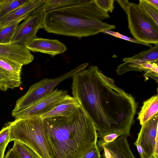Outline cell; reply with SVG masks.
<instances>
[{"label":"cell","mask_w":158,"mask_h":158,"mask_svg":"<svg viewBox=\"0 0 158 158\" xmlns=\"http://www.w3.org/2000/svg\"><path fill=\"white\" fill-rule=\"evenodd\" d=\"M72 78L73 97L93 121L98 137L111 134L130 136L138 107L131 94L117 87L95 65Z\"/></svg>","instance_id":"6da1fadb"},{"label":"cell","mask_w":158,"mask_h":158,"mask_svg":"<svg viewBox=\"0 0 158 158\" xmlns=\"http://www.w3.org/2000/svg\"><path fill=\"white\" fill-rule=\"evenodd\" d=\"M43 119L51 158H81L97 146L95 126L81 106L69 116Z\"/></svg>","instance_id":"7a4b0ae2"},{"label":"cell","mask_w":158,"mask_h":158,"mask_svg":"<svg viewBox=\"0 0 158 158\" xmlns=\"http://www.w3.org/2000/svg\"><path fill=\"white\" fill-rule=\"evenodd\" d=\"M109 18L108 13L100 9L94 0H81L44 12L43 29L49 33L80 39L114 29L115 25L102 21Z\"/></svg>","instance_id":"3957f363"},{"label":"cell","mask_w":158,"mask_h":158,"mask_svg":"<svg viewBox=\"0 0 158 158\" xmlns=\"http://www.w3.org/2000/svg\"><path fill=\"white\" fill-rule=\"evenodd\" d=\"M6 123L10 128V141H19L26 144L40 158H51L40 117L16 118Z\"/></svg>","instance_id":"277c9868"},{"label":"cell","mask_w":158,"mask_h":158,"mask_svg":"<svg viewBox=\"0 0 158 158\" xmlns=\"http://www.w3.org/2000/svg\"><path fill=\"white\" fill-rule=\"evenodd\" d=\"M125 12L128 27L135 40L148 44H158V24L138 4L130 3Z\"/></svg>","instance_id":"5b68a950"},{"label":"cell","mask_w":158,"mask_h":158,"mask_svg":"<svg viewBox=\"0 0 158 158\" xmlns=\"http://www.w3.org/2000/svg\"><path fill=\"white\" fill-rule=\"evenodd\" d=\"M89 64L85 63L71 71L53 79L44 78L31 86L26 93L16 101L12 113L22 110L31 105L54 90L64 80L72 78L76 73L84 70Z\"/></svg>","instance_id":"8992f818"},{"label":"cell","mask_w":158,"mask_h":158,"mask_svg":"<svg viewBox=\"0 0 158 158\" xmlns=\"http://www.w3.org/2000/svg\"><path fill=\"white\" fill-rule=\"evenodd\" d=\"M68 91L56 89L28 107L20 111L11 113L15 119L40 117L59 104L67 94Z\"/></svg>","instance_id":"52a82bcc"},{"label":"cell","mask_w":158,"mask_h":158,"mask_svg":"<svg viewBox=\"0 0 158 158\" xmlns=\"http://www.w3.org/2000/svg\"><path fill=\"white\" fill-rule=\"evenodd\" d=\"M40 7L18 26L12 42L26 46L33 40L38 38L37 33L40 29H43L44 15V11Z\"/></svg>","instance_id":"ba28073f"},{"label":"cell","mask_w":158,"mask_h":158,"mask_svg":"<svg viewBox=\"0 0 158 158\" xmlns=\"http://www.w3.org/2000/svg\"><path fill=\"white\" fill-rule=\"evenodd\" d=\"M158 114L142 125L134 145L141 148L142 158H150L153 156L156 141L158 139Z\"/></svg>","instance_id":"9c48e42d"},{"label":"cell","mask_w":158,"mask_h":158,"mask_svg":"<svg viewBox=\"0 0 158 158\" xmlns=\"http://www.w3.org/2000/svg\"><path fill=\"white\" fill-rule=\"evenodd\" d=\"M23 65L8 58L0 56V90L6 91L21 85Z\"/></svg>","instance_id":"30bf717a"},{"label":"cell","mask_w":158,"mask_h":158,"mask_svg":"<svg viewBox=\"0 0 158 158\" xmlns=\"http://www.w3.org/2000/svg\"><path fill=\"white\" fill-rule=\"evenodd\" d=\"M128 136L122 135L108 143H98L99 152H103L102 158H136L130 149Z\"/></svg>","instance_id":"8fae6325"},{"label":"cell","mask_w":158,"mask_h":158,"mask_svg":"<svg viewBox=\"0 0 158 158\" xmlns=\"http://www.w3.org/2000/svg\"><path fill=\"white\" fill-rule=\"evenodd\" d=\"M0 56L8 58L23 65L31 62L34 56L26 46L12 42L8 44H0Z\"/></svg>","instance_id":"7c38bea8"},{"label":"cell","mask_w":158,"mask_h":158,"mask_svg":"<svg viewBox=\"0 0 158 158\" xmlns=\"http://www.w3.org/2000/svg\"><path fill=\"white\" fill-rule=\"evenodd\" d=\"M26 47L30 51L46 53L52 57L67 50L65 45L59 40L38 38L33 40Z\"/></svg>","instance_id":"4fadbf2b"},{"label":"cell","mask_w":158,"mask_h":158,"mask_svg":"<svg viewBox=\"0 0 158 158\" xmlns=\"http://www.w3.org/2000/svg\"><path fill=\"white\" fill-rule=\"evenodd\" d=\"M46 0H28L18 8L0 21V27H3L17 20L26 18L42 5Z\"/></svg>","instance_id":"5bb4252c"},{"label":"cell","mask_w":158,"mask_h":158,"mask_svg":"<svg viewBox=\"0 0 158 158\" xmlns=\"http://www.w3.org/2000/svg\"><path fill=\"white\" fill-rule=\"evenodd\" d=\"M80 106L78 102L73 96L67 94L59 104L40 117L44 119L56 116H69L76 112Z\"/></svg>","instance_id":"9a60e30c"},{"label":"cell","mask_w":158,"mask_h":158,"mask_svg":"<svg viewBox=\"0 0 158 158\" xmlns=\"http://www.w3.org/2000/svg\"><path fill=\"white\" fill-rule=\"evenodd\" d=\"M123 61L124 63L119 65L116 69L117 73L119 75L130 71L145 72L153 66V63L147 62L135 55L132 57L125 58Z\"/></svg>","instance_id":"2e32d148"},{"label":"cell","mask_w":158,"mask_h":158,"mask_svg":"<svg viewBox=\"0 0 158 158\" xmlns=\"http://www.w3.org/2000/svg\"><path fill=\"white\" fill-rule=\"evenodd\" d=\"M158 96L154 95L143 102L141 110L138 114L137 119L142 125L158 114Z\"/></svg>","instance_id":"e0dca14e"},{"label":"cell","mask_w":158,"mask_h":158,"mask_svg":"<svg viewBox=\"0 0 158 158\" xmlns=\"http://www.w3.org/2000/svg\"><path fill=\"white\" fill-rule=\"evenodd\" d=\"M24 19H21L0 27V44H8L12 42L17 27L20 22Z\"/></svg>","instance_id":"ac0fdd59"},{"label":"cell","mask_w":158,"mask_h":158,"mask_svg":"<svg viewBox=\"0 0 158 158\" xmlns=\"http://www.w3.org/2000/svg\"><path fill=\"white\" fill-rule=\"evenodd\" d=\"M28 0H6L0 4V21L7 15L19 8Z\"/></svg>","instance_id":"d6986e66"},{"label":"cell","mask_w":158,"mask_h":158,"mask_svg":"<svg viewBox=\"0 0 158 158\" xmlns=\"http://www.w3.org/2000/svg\"><path fill=\"white\" fill-rule=\"evenodd\" d=\"M12 148L22 158H40L38 155L26 144L19 141H14Z\"/></svg>","instance_id":"ffe728a7"},{"label":"cell","mask_w":158,"mask_h":158,"mask_svg":"<svg viewBox=\"0 0 158 158\" xmlns=\"http://www.w3.org/2000/svg\"><path fill=\"white\" fill-rule=\"evenodd\" d=\"M81 0H46L40 7L44 12L77 3Z\"/></svg>","instance_id":"44dd1931"},{"label":"cell","mask_w":158,"mask_h":158,"mask_svg":"<svg viewBox=\"0 0 158 158\" xmlns=\"http://www.w3.org/2000/svg\"><path fill=\"white\" fill-rule=\"evenodd\" d=\"M140 7L158 24V9L146 0H140L138 4Z\"/></svg>","instance_id":"7402d4cb"},{"label":"cell","mask_w":158,"mask_h":158,"mask_svg":"<svg viewBox=\"0 0 158 158\" xmlns=\"http://www.w3.org/2000/svg\"><path fill=\"white\" fill-rule=\"evenodd\" d=\"M10 139L9 127L6 123L0 131V150H5Z\"/></svg>","instance_id":"603a6c76"},{"label":"cell","mask_w":158,"mask_h":158,"mask_svg":"<svg viewBox=\"0 0 158 158\" xmlns=\"http://www.w3.org/2000/svg\"><path fill=\"white\" fill-rule=\"evenodd\" d=\"M99 7L103 11L108 13L112 12L115 8L114 0H94Z\"/></svg>","instance_id":"cb8c5ba5"},{"label":"cell","mask_w":158,"mask_h":158,"mask_svg":"<svg viewBox=\"0 0 158 158\" xmlns=\"http://www.w3.org/2000/svg\"><path fill=\"white\" fill-rule=\"evenodd\" d=\"M102 32L113 36L115 37L119 38L135 43L143 44L151 48L152 47V45L150 44H147L140 42L135 39L121 34L118 32H115L111 30H105L102 31Z\"/></svg>","instance_id":"d4e9b609"},{"label":"cell","mask_w":158,"mask_h":158,"mask_svg":"<svg viewBox=\"0 0 158 158\" xmlns=\"http://www.w3.org/2000/svg\"><path fill=\"white\" fill-rule=\"evenodd\" d=\"M145 77H149L158 82V63H153L152 67L145 72L143 75Z\"/></svg>","instance_id":"484cf974"},{"label":"cell","mask_w":158,"mask_h":158,"mask_svg":"<svg viewBox=\"0 0 158 158\" xmlns=\"http://www.w3.org/2000/svg\"><path fill=\"white\" fill-rule=\"evenodd\" d=\"M81 158H101L97 146L91 149Z\"/></svg>","instance_id":"4316f807"},{"label":"cell","mask_w":158,"mask_h":158,"mask_svg":"<svg viewBox=\"0 0 158 158\" xmlns=\"http://www.w3.org/2000/svg\"><path fill=\"white\" fill-rule=\"evenodd\" d=\"M120 135L117 134H111L105 135L100 139L98 143H108L114 141Z\"/></svg>","instance_id":"83f0119b"},{"label":"cell","mask_w":158,"mask_h":158,"mask_svg":"<svg viewBox=\"0 0 158 158\" xmlns=\"http://www.w3.org/2000/svg\"><path fill=\"white\" fill-rule=\"evenodd\" d=\"M5 158H22L20 155L13 148L9 150Z\"/></svg>","instance_id":"f1b7e54d"},{"label":"cell","mask_w":158,"mask_h":158,"mask_svg":"<svg viewBox=\"0 0 158 158\" xmlns=\"http://www.w3.org/2000/svg\"><path fill=\"white\" fill-rule=\"evenodd\" d=\"M116 1L126 12L127 7L130 3L129 1L127 0H117Z\"/></svg>","instance_id":"f546056e"},{"label":"cell","mask_w":158,"mask_h":158,"mask_svg":"<svg viewBox=\"0 0 158 158\" xmlns=\"http://www.w3.org/2000/svg\"><path fill=\"white\" fill-rule=\"evenodd\" d=\"M146 1L158 9V0H146Z\"/></svg>","instance_id":"4dcf8cb0"},{"label":"cell","mask_w":158,"mask_h":158,"mask_svg":"<svg viewBox=\"0 0 158 158\" xmlns=\"http://www.w3.org/2000/svg\"><path fill=\"white\" fill-rule=\"evenodd\" d=\"M5 150H0V158H3Z\"/></svg>","instance_id":"1f68e13d"},{"label":"cell","mask_w":158,"mask_h":158,"mask_svg":"<svg viewBox=\"0 0 158 158\" xmlns=\"http://www.w3.org/2000/svg\"><path fill=\"white\" fill-rule=\"evenodd\" d=\"M6 0H0V4L4 2Z\"/></svg>","instance_id":"d6a6232c"},{"label":"cell","mask_w":158,"mask_h":158,"mask_svg":"<svg viewBox=\"0 0 158 158\" xmlns=\"http://www.w3.org/2000/svg\"><path fill=\"white\" fill-rule=\"evenodd\" d=\"M150 158H156L154 156H153L152 157H150Z\"/></svg>","instance_id":"836d02e7"}]
</instances>
